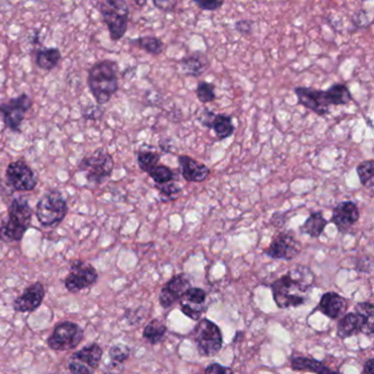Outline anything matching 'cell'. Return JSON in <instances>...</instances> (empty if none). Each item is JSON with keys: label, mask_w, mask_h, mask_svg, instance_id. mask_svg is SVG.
Instances as JSON below:
<instances>
[{"label": "cell", "mask_w": 374, "mask_h": 374, "mask_svg": "<svg viewBox=\"0 0 374 374\" xmlns=\"http://www.w3.org/2000/svg\"><path fill=\"white\" fill-rule=\"evenodd\" d=\"M313 287V272L304 266H296L272 283V296L280 309L298 307L307 302Z\"/></svg>", "instance_id": "6da1fadb"}, {"label": "cell", "mask_w": 374, "mask_h": 374, "mask_svg": "<svg viewBox=\"0 0 374 374\" xmlns=\"http://www.w3.org/2000/svg\"><path fill=\"white\" fill-rule=\"evenodd\" d=\"M118 63L114 60H100L88 71L87 84L98 105L110 101L119 90Z\"/></svg>", "instance_id": "7a4b0ae2"}, {"label": "cell", "mask_w": 374, "mask_h": 374, "mask_svg": "<svg viewBox=\"0 0 374 374\" xmlns=\"http://www.w3.org/2000/svg\"><path fill=\"white\" fill-rule=\"evenodd\" d=\"M33 211L24 196L15 198L8 209V220L0 228V241H22L32 222Z\"/></svg>", "instance_id": "3957f363"}, {"label": "cell", "mask_w": 374, "mask_h": 374, "mask_svg": "<svg viewBox=\"0 0 374 374\" xmlns=\"http://www.w3.org/2000/svg\"><path fill=\"white\" fill-rule=\"evenodd\" d=\"M373 322V305L370 302H362L356 306V313H349L340 319L337 325V335L343 339L358 335L360 332L372 336Z\"/></svg>", "instance_id": "277c9868"}, {"label": "cell", "mask_w": 374, "mask_h": 374, "mask_svg": "<svg viewBox=\"0 0 374 374\" xmlns=\"http://www.w3.org/2000/svg\"><path fill=\"white\" fill-rule=\"evenodd\" d=\"M102 22L107 26L112 41H119L128 31L130 8L124 0H105L99 5Z\"/></svg>", "instance_id": "5b68a950"}, {"label": "cell", "mask_w": 374, "mask_h": 374, "mask_svg": "<svg viewBox=\"0 0 374 374\" xmlns=\"http://www.w3.org/2000/svg\"><path fill=\"white\" fill-rule=\"evenodd\" d=\"M67 213V202L58 190H51L45 194L35 207L37 221L45 228L58 226L60 222H63Z\"/></svg>", "instance_id": "8992f818"}, {"label": "cell", "mask_w": 374, "mask_h": 374, "mask_svg": "<svg viewBox=\"0 0 374 374\" xmlns=\"http://www.w3.org/2000/svg\"><path fill=\"white\" fill-rule=\"evenodd\" d=\"M78 169L86 173V179L90 183L100 185L112 175L114 160L105 148H98L80 160Z\"/></svg>", "instance_id": "52a82bcc"}, {"label": "cell", "mask_w": 374, "mask_h": 374, "mask_svg": "<svg viewBox=\"0 0 374 374\" xmlns=\"http://www.w3.org/2000/svg\"><path fill=\"white\" fill-rule=\"evenodd\" d=\"M196 350L202 357H213L220 352L223 346V336L220 328L210 319L199 321L192 332Z\"/></svg>", "instance_id": "ba28073f"}, {"label": "cell", "mask_w": 374, "mask_h": 374, "mask_svg": "<svg viewBox=\"0 0 374 374\" xmlns=\"http://www.w3.org/2000/svg\"><path fill=\"white\" fill-rule=\"evenodd\" d=\"M32 105L33 101L28 94H22L18 97L11 98L8 101L0 103V118L5 124L6 128L16 133H20L22 122Z\"/></svg>", "instance_id": "9c48e42d"}, {"label": "cell", "mask_w": 374, "mask_h": 374, "mask_svg": "<svg viewBox=\"0 0 374 374\" xmlns=\"http://www.w3.org/2000/svg\"><path fill=\"white\" fill-rule=\"evenodd\" d=\"M84 337V330L78 324L63 322L56 325L46 343L52 350L67 351L78 347Z\"/></svg>", "instance_id": "30bf717a"}, {"label": "cell", "mask_w": 374, "mask_h": 374, "mask_svg": "<svg viewBox=\"0 0 374 374\" xmlns=\"http://www.w3.org/2000/svg\"><path fill=\"white\" fill-rule=\"evenodd\" d=\"M99 275L92 264L80 260H73L69 272L66 275L64 284L71 294H78L85 289L90 288L97 283Z\"/></svg>", "instance_id": "8fae6325"}, {"label": "cell", "mask_w": 374, "mask_h": 374, "mask_svg": "<svg viewBox=\"0 0 374 374\" xmlns=\"http://www.w3.org/2000/svg\"><path fill=\"white\" fill-rule=\"evenodd\" d=\"M103 350L98 343H90L71 355L68 370L71 374H94L99 368Z\"/></svg>", "instance_id": "7c38bea8"}, {"label": "cell", "mask_w": 374, "mask_h": 374, "mask_svg": "<svg viewBox=\"0 0 374 374\" xmlns=\"http://www.w3.org/2000/svg\"><path fill=\"white\" fill-rule=\"evenodd\" d=\"M6 181L15 192H28L37 188V177L24 160H19L10 162L6 169Z\"/></svg>", "instance_id": "4fadbf2b"}, {"label": "cell", "mask_w": 374, "mask_h": 374, "mask_svg": "<svg viewBox=\"0 0 374 374\" xmlns=\"http://www.w3.org/2000/svg\"><path fill=\"white\" fill-rule=\"evenodd\" d=\"M298 101L306 109L318 115H326L332 105L328 90H314L311 87H296L294 88Z\"/></svg>", "instance_id": "5bb4252c"}, {"label": "cell", "mask_w": 374, "mask_h": 374, "mask_svg": "<svg viewBox=\"0 0 374 374\" xmlns=\"http://www.w3.org/2000/svg\"><path fill=\"white\" fill-rule=\"evenodd\" d=\"M301 244L290 232H282L272 239L264 254L273 260H292L301 253Z\"/></svg>", "instance_id": "9a60e30c"}, {"label": "cell", "mask_w": 374, "mask_h": 374, "mask_svg": "<svg viewBox=\"0 0 374 374\" xmlns=\"http://www.w3.org/2000/svg\"><path fill=\"white\" fill-rule=\"evenodd\" d=\"M45 298V288L43 283H32L24 289L22 296L13 302V309L18 313H32L42 305Z\"/></svg>", "instance_id": "2e32d148"}, {"label": "cell", "mask_w": 374, "mask_h": 374, "mask_svg": "<svg viewBox=\"0 0 374 374\" xmlns=\"http://www.w3.org/2000/svg\"><path fill=\"white\" fill-rule=\"evenodd\" d=\"M360 219V211L356 202L343 201L336 205L332 211V223L341 233H348Z\"/></svg>", "instance_id": "e0dca14e"}, {"label": "cell", "mask_w": 374, "mask_h": 374, "mask_svg": "<svg viewBox=\"0 0 374 374\" xmlns=\"http://www.w3.org/2000/svg\"><path fill=\"white\" fill-rule=\"evenodd\" d=\"M207 294L200 288H189L180 300V309L183 314L194 321H199L205 311Z\"/></svg>", "instance_id": "ac0fdd59"}, {"label": "cell", "mask_w": 374, "mask_h": 374, "mask_svg": "<svg viewBox=\"0 0 374 374\" xmlns=\"http://www.w3.org/2000/svg\"><path fill=\"white\" fill-rule=\"evenodd\" d=\"M189 288L192 287H190V280L186 275H177L171 278L160 291V305L165 309L173 306L176 302L180 300L181 296Z\"/></svg>", "instance_id": "d6986e66"}, {"label": "cell", "mask_w": 374, "mask_h": 374, "mask_svg": "<svg viewBox=\"0 0 374 374\" xmlns=\"http://www.w3.org/2000/svg\"><path fill=\"white\" fill-rule=\"evenodd\" d=\"M178 162L180 166L181 176L188 182H203L211 175V170L205 164L190 158L188 155H180Z\"/></svg>", "instance_id": "ffe728a7"}, {"label": "cell", "mask_w": 374, "mask_h": 374, "mask_svg": "<svg viewBox=\"0 0 374 374\" xmlns=\"http://www.w3.org/2000/svg\"><path fill=\"white\" fill-rule=\"evenodd\" d=\"M318 309L325 316L332 319H337L340 316H343V313L347 309V301H346L345 298L336 292H328L321 298Z\"/></svg>", "instance_id": "44dd1931"}, {"label": "cell", "mask_w": 374, "mask_h": 374, "mask_svg": "<svg viewBox=\"0 0 374 374\" xmlns=\"http://www.w3.org/2000/svg\"><path fill=\"white\" fill-rule=\"evenodd\" d=\"M209 64L207 56L204 53L198 52V51L180 60L182 73L186 74L187 76L196 77V78L202 76L207 71Z\"/></svg>", "instance_id": "7402d4cb"}, {"label": "cell", "mask_w": 374, "mask_h": 374, "mask_svg": "<svg viewBox=\"0 0 374 374\" xmlns=\"http://www.w3.org/2000/svg\"><path fill=\"white\" fill-rule=\"evenodd\" d=\"M291 368L296 371L315 372L317 374H339L332 371L323 362L306 357H294L291 362Z\"/></svg>", "instance_id": "603a6c76"}, {"label": "cell", "mask_w": 374, "mask_h": 374, "mask_svg": "<svg viewBox=\"0 0 374 374\" xmlns=\"http://www.w3.org/2000/svg\"><path fill=\"white\" fill-rule=\"evenodd\" d=\"M328 224V221L325 219L322 211H316L309 214L305 222L300 226V230L309 237L317 238L322 235Z\"/></svg>", "instance_id": "cb8c5ba5"}, {"label": "cell", "mask_w": 374, "mask_h": 374, "mask_svg": "<svg viewBox=\"0 0 374 374\" xmlns=\"http://www.w3.org/2000/svg\"><path fill=\"white\" fill-rule=\"evenodd\" d=\"M62 60V53L58 47H45L37 51L35 64L40 69L50 71L60 63Z\"/></svg>", "instance_id": "d4e9b609"}, {"label": "cell", "mask_w": 374, "mask_h": 374, "mask_svg": "<svg viewBox=\"0 0 374 374\" xmlns=\"http://www.w3.org/2000/svg\"><path fill=\"white\" fill-rule=\"evenodd\" d=\"M211 128L214 131L219 141L228 139L233 135L236 130L235 126L233 124V118L226 113H219V114L215 115Z\"/></svg>", "instance_id": "484cf974"}, {"label": "cell", "mask_w": 374, "mask_h": 374, "mask_svg": "<svg viewBox=\"0 0 374 374\" xmlns=\"http://www.w3.org/2000/svg\"><path fill=\"white\" fill-rule=\"evenodd\" d=\"M166 332H167L166 325L160 319H153L152 322L148 323L143 330V337L151 345H158L160 341H162Z\"/></svg>", "instance_id": "4316f807"}, {"label": "cell", "mask_w": 374, "mask_h": 374, "mask_svg": "<svg viewBox=\"0 0 374 374\" xmlns=\"http://www.w3.org/2000/svg\"><path fill=\"white\" fill-rule=\"evenodd\" d=\"M130 43L139 46V49L152 56H160V53L164 51V42L160 37H154V35L139 37L137 39L131 40Z\"/></svg>", "instance_id": "83f0119b"}, {"label": "cell", "mask_w": 374, "mask_h": 374, "mask_svg": "<svg viewBox=\"0 0 374 374\" xmlns=\"http://www.w3.org/2000/svg\"><path fill=\"white\" fill-rule=\"evenodd\" d=\"M332 105H347L352 101V94L343 84L332 85L328 90Z\"/></svg>", "instance_id": "f1b7e54d"}, {"label": "cell", "mask_w": 374, "mask_h": 374, "mask_svg": "<svg viewBox=\"0 0 374 374\" xmlns=\"http://www.w3.org/2000/svg\"><path fill=\"white\" fill-rule=\"evenodd\" d=\"M359 181L366 188H373L374 185V160H366L360 162L356 168Z\"/></svg>", "instance_id": "f546056e"}, {"label": "cell", "mask_w": 374, "mask_h": 374, "mask_svg": "<svg viewBox=\"0 0 374 374\" xmlns=\"http://www.w3.org/2000/svg\"><path fill=\"white\" fill-rule=\"evenodd\" d=\"M160 155L158 153L153 152V151H139L137 153V165L139 169L144 173H148L149 170L160 164Z\"/></svg>", "instance_id": "4dcf8cb0"}, {"label": "cell", "mask_w": 374, "mask_h": 374, "mask_svg": "<svg viewBox=\"0 0 374 374\" xmlns=\"http://www.w3.org/2000/svg\"><path fill=\"white\" fill-rule=\"evenodd\" d=\"M147 175L152 178L155 185H165V183L171 182L175 179V171L170 169L169 167L165 165L158 164L156 167L149 170Z\"/></svg>", "instance_id": "1f68e13d"}, {"label": "cell", "mask_w": 374, "mask_h": 374, "mask_svg": "<svg viewBox=\"0 0 374 374\" xmlns=\"http://www.w3.org/2000/svg\"><path fill=\"white\" fill-rule=\"evenodd\" d=\"M196 98L202 103H210L216 99L215 87L207 81H200L196 88Z\"/></svg>", "instance_id": "d6a6232c"}, {"label": "cell", "mask_w": 374, "mask_h": 374, "mask_svg": "<svg viewBox=\"0 0 374 374\" xmlns=\"http://www.w3.org/2000/svg\"><path fill=\"white\" fill-rule=\"evenodd\" d=\"M155 188L158 189V192H160L162 201L165 202V203L177 199L181 192L180 187L178 185H176L173 181L165 183V185H155Z\"/></svg>", "instance_id": "836d02e7"}, {"label": "cell", "mask_w": 374, "mask_h": 374, "mask_svg": "<svg viewBox=\"0 0 374 374\" xmlns=\"http://www.w3.org/2000/svg\"><path fill=\"white\" fill-rule=\"evenodd\" d=\"M130 353H131V350L128 346L122 345V343L112 346L109 350L111 362L121 364H124V362L130 358Z\"/></svg>", "instance_id": "e575fe53"}, {"label": "cell", "mask_w": 374, "mask_h": 374, "mask_svg": "<svg viewBox=\"0 0 374 374\" xmlns=\"http://www.w3.org/2000/svg\"><path fill=\"white\" fill-rule=\"evenodd\" d=\"M351 22H352L353 26L359 28V29H366V28H369L372 24L369 12L364 10V9H359L356 12L353 13Z\"/></svg>", "instance_id": "d590c367"}, {"label": "cell", "mask_w": 374, "mask_h": 374, "mask_svg": "<svg viewBox=\"0 0 374 374\" xmlns=\"http://www.w3.org/2000/svg\"><path fill=\"white\" fill-rule=\"evenodd\" d=\"M200 9L207 11H216L224 5V1H219V0H194Z\"/></svg>", "instance_id": "8d00e7d4"}, {"label": "cell", "mask_w": 374, "mask_h": 374, "mask_svg": "<svg viewBox=\"0 0 374 374\" xmlns=\"http://www.w3.org/2000/svg\"><path fill=\"white\" fill-rule=\"evenodd\" d=\"M102 111L100 105H94V107H88L83 110V117L87 120L96 121L97 119L101 118Z\"/></svg>", "instance_id": "74e56055"}, {"label": "cell", "mask_w": 374, "mask_h": 374, "mask_svg": "<svg viewBox=\"0 0 374 374\" xmlns=\"http://www.w3.org/2000/svg\"><path fill=\"white\" fill-rule=\"evenodd\" d=\"M215 115L216 113L213 112V111L210 110L207 108H205L199 115L200 124L202 126H205V128H211L212 126L213 120H214Z\"/></svg>", "instance_id": "f35d334b"}, {"label": "cell", "mask_w": 374, "mask_h": 374, "mask_svg": "<svg viewBox=\"0 0 374 374\" xmlns=\"http://www.w3.org/2000/svg\"><path fill=\"white\" fill-rule=\"evenodd\" d=\"M203 374H233V370L220 364H212L205 368Z\"/></svg>", "instance_id": "ab89813d"}, {"label": "cell", "mask_w": 374, "mask_h": 374, "mask_svg": "<svg viewBox=\"0 0 374 374\" xmlns=\"http://www.w3.org/2000/svg\"><path fill=\"white\" fill-rule=\"evenodd\" d=\"M234 28H235V30L238 33L243 34V35H248V34H250L251 32H253V22H249L247 19L238 20V22H236L235 26H234Z\"/></svg>", "instance_id": "60d3db41"}, {"label": "cell", "mask_w": 374, "mask_h": 374, "mask_svg": "<svg viewBox=\"0 0 374 374\" xmlns=\"http://www.w3.org/2000/svg\"><path fill=\"white\" fill-rule=\"evenodd\" d=\"M155 7L160 10L165 11V12H171L175 10L177 1H170V0H154L153 1Z\"/></svg>", "instance_id": "b9f144b4"}, {"label": "cell", "mask_w": 374, "mask_h": 374, "mask_svg": "<svg viewBox=\"0 0 374 374\" xmlns=\"http://www.w3.org/2000/svg\"><path fill=\"white\" fill-rule=\"evenodd\" d=\"M285 221H287V213L284 212H275L272 215L271 224L275 228H281L284 226Z\"/></svg>", "instance_id": "7bdbcfd3"}, {"label": "cell", "mask_w": 374, "mask_h": 374, "mask_svg": "<svg viewBox=\"0 0 374 374\" xmlns=\"http://www.w3.org/2000/svg\"><path fill=\"white\" fill-rule=\"evenodd\" d=\"M124 364H117V362H110L108 364V373L109 374H121L124 372Z\"/></svg>", "instance_id": "ee69618b"}, {"label": "cell", "mask_w": 374, "mask_h": 374, "mask_svg": "<svg viewBox=\"0 0 374 374\" xmlns=\"http://www.w3.org/2000/svg\"><path fill=\"white\" fill-rule=\"evenodd\" d=\"M373 364V359H369V360L366 362V364H364V374H374Z\"/></svg>", "instance_id": "f6af8a7d"}, {"label": "cell", "mask_w": 374, "mask_h": 374, "mask_svg": "<svg viewBox=\"0 0 374 374\" xmlns=\"http://www.w3.org/2000/svg\"><path fill=\"white\" fill-rule=\"evenodd\" d=\"M145 3H146V1H143V3H136V5L143 6L145 5Z\"/></svg>", "instance_id": "bcb514c9"}, {"label": "cell", "mask_w": 374, "mask_h": 374, "mask_svg": "<svg viewBox=\"0 0 374 374\" xmlns=\"http://www.w3.org/2000/svg\"><path fill=\"white\" fill-rule=\"evenodd\" d=\"M102 374H109V373H108V372H107V373H102Z\"/></svg>", "instance_id": "7dc6e473"}]
</instances>
